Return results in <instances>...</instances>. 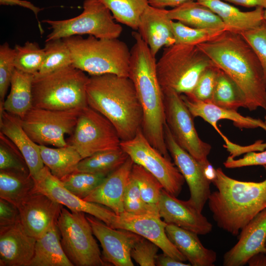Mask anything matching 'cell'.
<instances>
[{
    "label": "cell",
    "instance_id": "obj_38",
    "mask_svg": "<svg viewBox=\"0 0 266 266\" xmlns=\"http://www.w3.org/2000/svg\"><path fill=\"white\" fill-rule=\"evenodd\" d=\"M131 176L136 182L141 196L148 204L159 208L162 190L160 182L142 166L133 164Z\"/></svg>",
    "mask_w": 266,
    "mask_h": 266
},
{
    "label": "cell",
    "instance_id": "obj_40",
    "mask_svg": "<svg viewBox=\"0 0 266 266\" xmlns=\"http://www.w3.org/2000/svg\"><path fill=\"white\" fill-rule=\"evenodd\" d=\"M172 26L175 43L186 45H198L215 38L224 31L192 28L175 21H172Z\"/></svg>",
    "mask_w": 266,
    "mask_h": 266
},
{
    "label": "cell",
    "instance_id": "obj_36",
    "mask_svg": "<svg viewBox=\"0 0 266 266\" xmlns=\"http://www.w3.org/2000/svg\"><path fill=\"white\" fill-rule=\"evenodd\" d=\"M43 49L45 53L44 60L37 73H49L72 65L70 51L63 39L45 41Z\"/></svg>",
    "mask_w": 266,
    "mask_h": 266
},
{
    "label": "cell",
    "instance_id": "obj_50",
    "mask_svg": "<svg viewBox=\"0 0 266 266\" xmlns=\"http://www.w3.org/2000/svg\"><path fill=\"white\" fill-rule=\"evenodd\" d=\"M0 4L10 6L18 5L30 9L34 13L36 18L37 19L38 26L41 34L43 33V30L41 27L40 23L38 20V14L42 10V9L40 8L35 6L30 1L25 0H0Z\"/></svg>",
    "mask_w": 266,
    "mask_h": 266
},
{
    "label": "cell",
    "instance_id": "obj_57",
    "mask_svg": "<svg viewBox=\"0 0 266 266\" xmlns=\"http://www.w3.org/2000/svg\"></svg>",
    "mask_w": 266,
    "mask_h": 266
},
{
    "label": "cell",
    "instance_id": "obj_10",
    "mask_svg": "<svg viewBox=\"0 0 266 266\" xmlns=\"http://www.w3.org/2000/svg\"><path fill=\"white\" fill-rule=\"evenodd\" d=\"M68 144L82 159L97 153L120 148L121 140L113 125L89 106L80 112Z\"/></svg>",
    "mask_w": 266,
    "mask_h": 266
},
{
    "label": "cell",
    "instance_id": "obj_23",
    "mask_svg": "<svg viewBox=\"0 0 266 266\" xmlns=\"http://www.w3.org/2000/svg\"><path fill=\"white\" fill-rule=\"evenodd\" d=\"M168 10L148 5L142 13L138 32L156 57L159 50L175 43L172 22Z\"/></svg>",
    "mask_w": 266,
    "mask_h": 266
},
{
    "label": "cell",
    "instance_id": "obj_49",
    "mask_svg": "<svg viewBox=\"0 0 266 266\" xmlns=\"http://www.w3.org/2000/svg\"><path fill=\"white\" fill-rule=\"evenodd\" d=\"M224 146L230 153V156L233 158L243 153L253 151H262L266 149V142L258 140L252 144L248 146H240L231 141L228 138L224 140Z\"/></svg>",
    "mask_w": 266,
    "mask_h": 266
},
{
    "label": "cell",
    "instance_id": "obj_2",
    "mask_svg": "<svg viewBox=\"0 0 266 266\" xmlns=\"http://www.w3.org/2000/svg\"><path fill=\"white\" fill-rule=\"evenodd\" d=\"M156 63L148 45L142 39H137L131 50L128 77L142 108L141 130L151 145L171 159L165 138L164 96L157 77Z\"/></svg>",
    "mask_w": 266,
    "mask_h": 266
},
{
    "label": "cell",
    "instance_id": "obj_28",
    "mask_svg": "<svg viewBox=\"0 0 266 266\" xmlns=\"http://www.w3.org/2000/svg\"><path fill=\"white\" fill-rule=\"evenodd\" d=\"M168 15L172 20L190 27L226 31L220 18L197 0L188 1L168 10Z\"/></svg>",
    "mask_w": 266,
    "mask_h": 266
},
{
    "label": "cell",
    "instance_id": "obj_33",
    "mask_svg": "<svg viewBox=\"0 0 266 266\" xmlns=\"http://www.w3.org/2000/svg\"><path fill=\"white\" fill-rule=\"evenodd\" d=\"M128 158L121 147L100 152L82 159L76 171L107 176L121 166Z\"/></svg>",
    "mask_w": 266,
    "mask_h": 266
},
{
    "label": "cell",
    "instance_id": "obj_29",
    "mask_svg": "<svg viewBox=\"0 0 266 266\" xmlns=\"http://www.w3.org/2000/svg\"><path fill=\"white\" fill-rule=\"evenodd\" d=\"M34 75L15 68L10 82V91L3 102L7 112L22 119L33 107L32 83Z\"/></svg>",
    "mask_w": 266,
    "mask_h": 266
},
{
    "label": "cell",
    "instance_id": "obj_55",
    "mask_svg": "<svg viewBox=\"0 0 266 266\" xmlns=\"http://www.w3.org/2000/svg\"><path fill=\"white\" fill-rule=\"evenodd\" d=\"M264 19L266 20V8L264 9Z\"/></svg>",
    "mask_w": 266,
    "mask_h": 266
},
{
    "label": "cell",
    "instance_id": "obj_1",
    "mask_svg": "<svg viewBox=\"0 0 266 266\" xmlns=\"http://www.w3.org/2000/svg\"><path fill=\"white\" fill-rule=\"evenodd\" d=\"M214 65L237 85L244 99V108L266 110V83L260 62L241 34L224 31L198 45Z\"/></svg>",
    "mask_w": 266,
    "mask_h": 266
},
{
    "label": "cell",
    "instance_id": "obj_46",
    "mask_svg": "<svg viewBox=\"0 0 266 266\" xmlns=\"http://www.w3.org/2000/svg\"><path fill=\"white\" fill-rule=\"evenodd\" d=\"M159 248L157 245L142 236L132 248L131 256L141 266H154Z\"/></svg>",
    "mask_w": 266,
    "mask_h": 266
},
{
    "label": "cell",
    "instance_id": "obj_31",
    "mask_svg": "<svg viewBox=\"0 0 266 266\" xmlns=\"http://www.w3.org/2000/svg\"><path fill=\"white\" fill-rule=\"evenodd\" d=\"M39 146L44 166L60 180L75 171L82 159L78 152L69 144L55 148L43 145Z\"/></svg>",
    "mask_w": 266,
    "mask_h": 266
},
{
    "label": "cell",
    "instance_id": "obj_8",
    "mask_svg": "<svg viewBox=\"0 0 266 266\" xmlns=\"http://www.w3.org/2000/svg\"><path fill=\"white\" fill-rule=\"evenodd\" d=\"M57 226L63 249L73 266H110L101 256L85 213L63 206Z\"/></svg>",
    "mask_w": 266,
    "mask_h": 266
},
{
    "label": "cell",
    "instance_id": "obj_3",
    "mask_svg": "<svg viewBox=\"0 0 266 266\" xmlns=\"http://www.w3.org/2000/svg\"><path fill=\"white\" fill-rule=\"evenodd\" d=\"M86 94L88 106L110 121L121 141L132 139L141 129L142 110L129 77L114 74L91 76Z\"/></svg>",
    "mask_w": 266,
    "mask_h": 266
},
{
    "label": "cell",
    "instance_id": "obj_52",
    "mask_svg": "<svg viewBox=\"0 0 266 266\" xmlns=\"http://www.w3.org/2000/svg\"><path fill=\"white\" fill-rule=\"evenodd\" d=\"M190 0H148L149 5L161 8H165L166 7H176Z\"/></svg>",
    "mask_w": 266,
    "mask_h": 266
},
{
    "label": "cell",
    "instance_id": "obj_41",
    "mask_svg": "<svg viewBox=\"0 0 266 266\" xmlns=\"http://www.w3.org/2000/svg\"><path fill=\"white\" fill-rule=\"evenodd\" d=\"M123 204L124 211L132 214H153L160 215L158 207L151 206L144 200L131 174L125 192Z\"/></svg>",
    "mask_w": 266,
    "mask_h": 266
},
{
    "label": "cell",
    "instance_id": "obj_45",
    "mask_svg": "<svg viewBox=\"0 0 266 266\" xmlns=\"http://www.w3.org/2000/svg\"><path fill=\"white\" fill-rule=\"evenodd\" d=\"M250 45L261 65L266 83V20L258 27L241 33Z\"/></svg>",
    "mask_w": 266,
    "mask_h": 266
},
{
    "label": "cell",
    "instance_id": "obj_11",
    "mask_svg": "<svg viewBox=\"0 0 266 266\" xmlns=\"http://www.w3.org/2000/svg\"><path fill=\"white\" fill-rule=\"evenodd\" d=\"M82 109L57 110L33 107L21 119V125L38 145L66 146L68 144L65 135L72 133Z\"/></svg>",
    "mask_w": 266,
    "mask_h": 266
},
{
    "label": "cell",
    "instance_id": "obj_47",
    "mask_svg": "<svg viewBox=\"0 0 266 266\" xmlns=\"http://www.w3.org/2000/svg\"><path fill=\"white\" fill-rule=\"evenodd\" d=\"M228 168H235L247 166L266 165V149L262 151H253L246 153L242 158L234 159L229 156L223 163Z\"/></svg>",
    "mask_w": 266,
    "mask_h": 266
},
{
    "label": "cell",
    "instance_id": "obj_34",
    "mask_svg": "<svg viewBox=\"0 0 266 266\" xmlns=\"http://www.w3.org/2000/svg\"><path fill=\"white\" fill-rule=\"evenodd\" d=\"M211 103L224 108L236 111L239 107H244V97L238 87L220 69H219Z\"/></svg>",
    "mask_w": 266,
    "mask_h": 266
},
{
    "label": "cell",
    "instance_id": "obj_53",
    "mask_svg": "<svg viewBox=\"0 0 266 266\" xmlns=\"http://www.w3.org/2000/svg\"><path fill=\"white\" fill-rule=\"evenodd\" d=\"M247 7H260L266 8V0H223Z\"/></svg>",
    "mask_w": 266,
    "mask_h": 266
},
{
    "label": "cell",
    "instance_id": "obj_17",
    "mask_svg": "<svg viewBox=\"0 0 266 266\" xmlns=\"http://www.w3.org/2000/svg\"><path fill=\"white\" fill-rule=\"evenodd\" d=\"M102 249V258L115 266H133L132 248L142 236L130 231L113 228L97 218L86 216Z\"/></svg>",
    "mask_w": 266,
    "mask_h": 266
},
{
    "label": "cell",
    "instance_id": "obj_30",
    "mask_svg": "<svg viewBox=\"0 0 266 266\" xmlns=\"http://www.w3.org/2000/svg\"><path fill=\"white\" fill-rule=\"evenodd\" d=\"M29 266H73L63 249L57 225L36 239Z\"/></svg>",
    "mask_w": 266,
    "mask_h": 266
},
{
    "label": "cell",
    "instance_id": "obj_18",
    "mask_svg": "<svg viewBox=\"0 0 266 266\" xmlns=\"http://www.w3.org/2000/svg\"><path fill=\"white\" fill-rule=\"evenodd\" d=\"M166 224L160 215H136L124 211L117 215L113 228L136 233L157 245L166 254L179 261H186V258L168 238L165 229Z\"/></svg>",
    "mask_w": 266,
    "mask_h": 266
},
{
    "label": "cell",
    "instance_id": "obj_21",
    "mask_svg": "<svg viewBox=\"0 0 266 266\" xmlns=\"http://www.w3.org/2000/svg\"><path fill=\"white\" fill-rule=\"evenodd\" d=\"M36 240L26 232L20 220L0 228V266H29Z\"/></svg>",
    "mask_w": 266,
    "mask_h": 266
},
{
    "label": "cell",
    "instance_id": "obj_20",
    "mask_svg": "<svg viewBox=\"0 0 266 266\" xmlns=\"http://www.w3.org/2000/svg\"><path fill=\"white\" fill-rule=\"evenodd\" d=\"M160 217L168 224H173L198 234L210 233L213 226L201 212L189 200L176 198L164 189L159 203Z\"/></svg>",
    "mask_w": 266,
    "mask_h": 266
},
{
    "label": "cell",
    "instance_id": "obj_26",
    "mask_svg": "<svg viewBox=\"0 0 266 266\" xmlns=\"http://www.w3.org/2000/svg\"><path fill=\"white\" fill-rule=\"evenodd\" d=\"M166 235L193 266H213L217 253L204 247L198 234L173 224L166 226Z\"/></svg>",
    "mask_w": 266,
    "mask_h": 266
},
{
    "label": "cell",
    "instance_id": "obj_5",
    "mask_svg": "<svg viewBox=\"0 0 266 266\" xmlns=\"http://www.w3.org/2000/svg\"><path fill=\"white\" fill-rule=\"evenodd\" d=\"M89 78L85 72L72 65L49 73L34 74L33 107L65 110L87 107Z\"/></svg>",
    "mask_w": 266,
    "mask_h": 266
},
{
    "label": "cell",
    "instance_id": "obj_42",
    "mask_svg": "<svg viewBox=\"0 0 266 266\" xmlns=\"http://www.w3.org/2000/svg\"><path fill=\"white\" fill-rule=\"evenodd\" d=\"M0 170H8L30 174L27 164L17 148L0 133Z\"/></svg>",
    "mask_w": 266,
    "mask_h": 266
},
{
    "label": "cell",
    "instance_id": "obj_39",
    "mask_svg": "<svg viewBox=\"0 0 266 266\" xmlns=\"http://www.w3.org/2000/svg\"><path fill=\"white\" fill-rule=\"evenodd\" d=\"M107 176L75 171L61 179L63 186L76 196L84 199L98 186Z\"/></svg>",
    "mask_w": 266,
    "mask_h": 266
},
{
    "label": "cell",
    "instance_id": "obj_27",
    "mask_svg": "<svg viewBox=\"0 0 266 266\" xmlns=\"http://www.w3.org/2000/svg\"><path fill=\"white\" fill-rule=\"evenodd\" d=\"M209 7L223 22L226 31L241 34L259 26L264 19L262 7L242 11L223 0H197Z\"/></svg>",
    "mask_w": 266,
    "mask_h": 266
},
{
    "label": "cell",
    "instance_id": "obj_51",
    "mask_svg": "<svg viewBox=\"0 0 266 266\" xmlns=\"http://www.w3.org/2000/svg\"><path fill=\"white\" fill-rule=\"evenodd\" d=\"M156 265L158 266H190L191 264L184 263L163 253L158 255L156 259Z\"/></svg>",
    "mask_w": 266,
    "mask_h": 266
},
{
    "label": "cell",
    "instance_id": "obj_13",
    "mask_svg": "<svg viewBox=\"0 0 266 266\" xmlns=\"http://www.w3.org/2000/svg\"><path fill=\"white\" fill-rule=\"evenodd\" d=\"M166 124L175 140L202 164L209 162L211 146L202 140L195 127L193 117L181 95L171 89L162 90Z\"/></svg>",
    "mask_w": 266,
    "mask_h": 266
},
{
    "label": "cell",
    "instance_id": "obj_35",
    "mask_svg": "<svg viewBox=\"0 0 266 266\" xmlns=\"http://www.w3.org/2000/svg\"><path fill=\"white\" fill-rule=\"evenodd\" d=\"M117 22L137 30L140 17L149 5L148 0H99Z\"/></svg>",
    "mask_w": 266,
    "mask_h": 266
},
{
    "label": "cell",
    "instance_id": "obj_14",
    "mask_svg": "<svg viewBox=\"0 0 266 266\" xmlns=\"http://www.w3.org/2000/svg\"><path fill=\"white\" fill-rule=\"evenodd\" d=\"M165 138L174 163L187 182L190 192L189 201L202 212L211 194V181L204 172L206 164H202L180 147L175 140L168 126L165 127Z\"/></svg>",
    "mask_w": 266,
    "mask_h": 266
},
{
    "label": "cell",
    "instance_id": "obj_37",
    "mask_svg": "<svg viewBox=\"0 0 266 266\" xmlns=\"http://www.w3.org/2000/svg\"><path fill=\"white\" fill-rule=\"evenodd\" d=\"M14 64L15 68L33 75L37 73L44 58V50L35 42L27 41L22 46L16 45Z\"/></svg>",
    "mask_w": 266,
    "mask_h": 266
},
{
    "label": "cell",
    "instance_id": "obj_6",
    "mask_svg": "<svg viewBox=\"0 0 266 266\" xmlns=\"http://www.w3.org/2000/svg\"><path fill=\"white\" fill-rule=\"evenodd\" d=\"M63 39L69 49L74 67L91 76L114 74L128 77L131 50L124 41L92 35Z\"/></svg>",
    "mask_w": 266,
    "mask_h": 266
},
{
    "label": "cell",
    "instance_id": "obj_32",
    "mask_svg": "<svg viewBox=\"0 0 266 266\" xmlns=\"http://www.w3.org/2000/svg\"><path fill=\"white\" fill-rule=\"evenodd\" d=\"M35 190V181L30 174L0 170V198L17 206Z\"/></svg>",
    "mask_w": 266,
    "mask_h": 266
},
{
    "label": "cell",
    "instance_id": "obj_44",
    "mask_svg": "<svg viewBox=\"0 0 266 266\" xmlns=\"http://www.w3.org/2000/svg\"><path fill=\"white\" fill-rule=\"evenodd\" d=\"M15 51L7 42L0 46V99L3 102L15 69Z\"/></svg>",
    "mask_w": 266,
    "mask_h": 266
},
{
    "label": "cell",
    "instance_id": "obj_48",
    "mask_svg": "<svg viewBox=\"0 0 266 266\" xmlns=\"http://www.w3.org/2000/svg\"><path fill=\"white\" fill-rule=\"evenodd\" d=\"M20 220L17 206L6 200L0 198V228L12 225Z\"/></svg>",
    "mask_w": 266,
    "mask_h": 266
},
{
    "label": "cell",
    "instance_id": "obj_25",
    "mask_svg": "<svg viewBox=\"0 0 266 266\" xmlns=\"http://www.w3.org/2000/svg\"><path fill=\"white\" fill-rule=\"evenodd\" d=\"M181 97L193 117H200L208 123L224 139L226 136L217 126L218 122L222 119L232 121L234 125L240 129L261 128L266 132V124L260 119L244 116L236 110H230L189 98L184 94Z\"/></svg>",
    "mask_w": 266,
    "mask_h": 266
},
{
    "label": "cell",
    "instance_id": "obj_9",
    "mask_svg": "<svg viewBox=\"0 0 266 266\" xmlns=\"http://www.w3.org/2000/svg\"><path fill=\"white\" fill-rule=\"evenodd\" d=\"M79 15L62 20H44L51 32L45 41L88 34L99 38H118L122 27L115 21L110 11L99 0H85Z\"/></svg>",
    "mask_w": 266,
    "mask_h": 266
},
{
    "label": "cell",
    "instance_id": "obj_54",
    "mask_svg": "<svg viewBox=\"0 0 266 266\" xmlns=\"http://www.w3.org/2000/svg\"><path fill=\"white\" fill-rule=\"evenodd\" d=\"M266 253H259L252 256L247 262L249 266H266Z\"/></svg>",
    "mask_w": 266,
    "mask_h": 266
},
{
    "label": "cell",
    "instance_id": "obj_24",
    "mask_svg": "<svg viewBox=\"0 0 266 266\" xmlns=\"http://www.w3.org/2000/svg\"><path fill=\"white\" fill-rule=\"evenodd\" d=\"M133 164L129 157L83 200L105 206L117 215L124 212V196Z\"/></svg>",
    "mask_w": 266,
    "mask_h": 266
},
{
    "label": "cell",
    "instance_id": "obj_7",
    "mask_svg": "<svg viewBox=\"0 0 266 266\" xmlns=\"http://www.w3.org/2000/svg\"><path fill=\"white\" fill-rule=\"evenodd\" d=\"M213 66L198 45L174 43L165 47L156 63V72L162 90L189 95L202 72Z\"/></svg>",
    "mask_w": 266,
    "mask_h": 266
},
{
    "label": "cell",
    "instance_id": "obj_56",
    "mask_svg": "<svg viewBox=\"0 0 266 266\" xmlns=\"http://www.w3.org/2000/svg\"><path fill=\"white\" fill-rule=\"evenodd\" d=\"M264 122L266 124V115L264 117Z\"/></svg>",
    "mask_w": 266,
    "mask_h": 266
},
{
    "label": "cell",
    "instance_id": "obj_15",
    "mask_svg": "<svg viewBox=\"0 0 266 266\" xmlns=\"http://www.w3.org/2000/svg\"><path fill=\"white\" fill-rule=\"evenodd\" d=\"M35 181L36 190L66 206L70 211L92 215L113 228L117 215L111 209L98 203L85 200L68 191L61 180L45 166Z\"/></svg>",
    "mask_w": 266,
    "mask_h": 266
},
{
    "label": "cell",
    "instance_id": "obj_4",
    "mask_svg": "<svg viewBox=\"0 0 266 266\" xmlns=\"http://www.w3.org/2000/svg\"><path fill=\"white\" fill-rule=\"evenodd\" d=\"M266 171V165L263 166ZM208 204L217 226L233 235L266 208V178L261 182L242 181L216 169Z\"/></svg>",
    "mask_w": 266,
    "mask_h": 266
},
{
    "label": "cell",
    "instance_id": "obj_43",
    "mask_svg": "<svg viewBox=\"0 0 266 266\" xmlns=\"http://www.w3.org/2000/svg\"><path fill=\"white\" fill-rule=\"evenodd\" d=\"M219 68L215 65L205 69L200 76L190 98L211 103L214 92Z\"/></svg>",
    "mask_w": 266,
    "mask_h": 266
},
{
    "label": "cell",
    "instance_id": "obj_19",
    "mask_svg": "<svg viewBox=\"0 0 266 266\" xmlns=\"http://www.w3.org/2000/svg\"><path fill=\"white\" fill-rule=\"evenodd\" d=\"M266 208L241 230L238 241L223 256L224 266H242L254 255L266 253Z\"/></svg>",
    "mask_w": 266,
    "mask_h": 266
},
{
    "label": "cell",
    "instance_id": "obj_16",
    "mask_svg": "<svg viewBox=\"0 0 266 266\" xmlns=\"http://www.w3.org/2000/svg\"><path fill=\"white\" fill-rule=\"evenodd\" d=\"M63 206L36 188L17 205L22 225L36 239L57 225Z\"/></svg>",
    "mask_w": 266,
    "mask_h": 266
},
{
    "label": "cell",
    "instance_id": "obj_22",
    "mask_svg": "<svg viewBox=\"0 0 266 266\" xmlns=\"http://www.w3.org/2000/svg\"><path fill=\"white\" fill-rule=\"evenodd\" d=\"M0 133L7 137L24 157L30 174L36 179L45 166L38 144L34 142L23 128L21 118L5 111L0 103Z\"/></svg>",
    "mask_w": 266,
    "mask_h": 266
},
{
    "label": "cell",
    "instance_id": "obj_12",
    "mask_svg": "<svg viewBox=\"0 0 266 266\" xmlns=\"http://www.w3.org/2000/svg\"><path fill=\"white\" fill-rule=\"evenodd\" d=\"M120 147L134 164L152 173L169 194L177 197L185 181L171 159L163 155L153 147L144 135L141 129L132 139L121 141Z\"/></svg>",
    "mask_w": 266,
    "mask_h": 266
}]
</instances>
